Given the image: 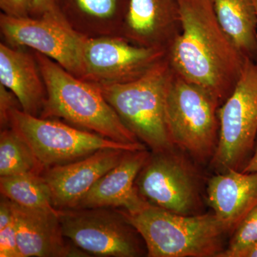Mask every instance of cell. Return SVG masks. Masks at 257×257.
<instances>
[{
  "label": "cell",
  "mask_w": 257,
  "mask_h": 257,
  "mask_svg": "<svg viewBox=\"0 0 257 257\" xmlns=\"http://www.w3.org/2000/svg\"><path fill=\"white\" fill-rule=\"evenodd\" d=\"M181 32L167 51L172 70L210 92L221 105L234 89L246 58L221 28L211 0H178Z\"/></svg>",
  "instance_id": "6da1fadb"
},
{
  "label": "cell",
  "mask_w": 257,
  "mask_h": 257,
  "mask_svg": "<svg viewBox=\"0 0 257 257\" xmlns=\"http://www.w3.org/2000/svg\"><path fill=\"white\" fill-rule=\"evenodd\" d=\"M151 152L137 177L142 197L153 205L194 215L200 204L199 181L192 166L178 152Z\"/></svg>",
  "instance_id": "30bf717a"
},
{
  "label": "cell",
  "mask_w": 257,
  "mask_h": 257,
  "mask_svg": "<svg viewBox=\"0 0 257 257\" xmlns=\"http://www.w3.org/2000/svg\"><path fill=\"white\" fill-rule=\"evenodd\" d=\"M12 206L21 257L90 256L66 240L59 209H33L13 202Z\"/></svg>",
  "instance_id": "4fadbf2b"
},
{
  "label": "cell",
  "mask_w": 257,
  "mask_h": 257,
  "mask_svg": "<svg viewBox=\"0 0 257 257\" xmlns=\"http://www.w3.org/2000/svg\"><path fill=\"white\" fill-rule=\"evenodd\" d=\"M56 0H32V9L30 17L41 18L44 15L56 9Z\"/></svg>",
  "instance_id": "484cf974"
},
{
  "label": "cell",
  "mask_w": 257,
  "mask_h": 257,
  "mask_svg": "<svg viewBox=\"0 0 257 257\" xmlns=\"http://www.w3.org/2000/svg\"><path fill=\"white\" fill-rule=\"evenodd\" d=\"M59 214L64 236L88 254L112 257L147 255L143 238L119 209H59Z\"/></svg>",
  "instance_id": "ba28073f"
},
{
  "label": "cell",
  "mask_w": 257,
  "mask_h": 257,
  "mask_svg": "<svg viewBox=\"0 0 257 257\" xmlns=\"http://www.w3.org/2000/svg\"><path fill=\"white\" fill-rule=\"evenodd\" d=\"M2 13L13 18H29L31 14L32 0H0Z\"/></svg>",
  "instance_id": "d4e9b609"
},
{
  "label": "cell",
  "mask_w": 257,
  "mask_h": 257,
  "mask_svg": "<svg viewBox=\"0 0 257 257\" xmlns=\"http://www.w3.org/2000/svg\"><path fill=\"white\" fill-rule=\"evenodd\" d=\"M15 108L21 109L18 97L13 92L0 84V127L1 130L10 128V114Z\"/></svg>",
  "instance_id": "cb8c5ba5"
},
{
  "label": "cell",
  "mask_w": 257,
  "mask_h": 257,
  "mask_svg": "<svg viewBox=\"0 0 257 257\" xmlns=\"http://www.w3.org/2000/svg\"><path fill=\"white\" fill-rule=\"evenodd\" d=\"M0 84L14 93L24 112L40 116L47 92L33 50L0 43Z\"/></svg>",
  "instance_id": "2e32d148"
},
{
  "label": "cell",
  "mask_w": 257,
  "mask_h": 257,
  "mask_svg": "<svg viewBox=\"0 0 257 257\" xmlns=\"http://www.w3.org/2000/svg\"><path fill=\"white\" fill-rule=\"evenodd\" d=\"M257 242V205L245 216L234 231L227 248L217 257H241L242 253Z\"/></svg>",
  "instance_id": "7402d4cb"
},
{
  "label": "cell",
  "mask_w": 257,
  "mask_h": 257,
  "mask_svg": "<svg viewBox=\"0 0 257 257\" xmlns=\"http://www.w3.org/2000/svg\"><path fill=\"white\" fill-rule=\"evenodd\" d=\"M241 172H244V173L257 172V145L255 147L254 151H253L251 158L248 161Z\"/></svg>",
  "instance_id": "4316f807"
},
{
  "label": "cell",
  "mask_w": 257,
  "mask_h": 257,
  "mask_svg": "<svg viewBox=\"0 0 257 257\" xmlns=\"http://www.w3.org/2000/svg\"><path fill=\"white\" fill-rule=\"evenodd\" d=\"M0 30L5 43L10 46L40 52L82 79L85 37L66 23L57 8L39 18H13L2 13Z\"/></svg>",
  "instance_id": "9c48e42d"
},
{
  "label": "cell",
  "mask_w": 257,
  "mask_h": 257,
  "mask_svg": "<svg viewBox=\"0 0 257 257\" xmlns=\"http://www.w3.org/2000/svg\"><path fill=\"white\" fill-rule=\"evenodd\" d=\"M219 143L210 163L219 173L241 171L257 136V58L246 59L241 77L219 109Z\"/></svg>",
  "instance_id": "52a82bcc"
},
{
  "label": "cell",
  "mask_w": 257,
  "mask_h": 257,
  "mask_svg": "<svg viewBox=\"0 0 257 257\" xmlns=\"http://www.w3.org/2000/svg\"><path fill=\"white\" fill-rule=\"evenodd\" d=\"M128 150L102 149L67 165L45 169L42 175L50 187L53 207L75 209L94 184L124 159Z\"/></svg>",
  "instance_id": "7c38bea8"
},
{
  "label": "cell",
  "mask_w": 257,
  "mask_h": 257,
  "mask_svg": "<svg viewBox=\"0 0 257 257\" xmlns=\"http://www.w3.org/2000/svg\"><path fill=\"white\" fill-rule=\"evenodd\" d=\"M253 4H254L255 8H256V15H257V0H253Z\"/></svg>",
  "instance_id": "f1b7e54d"
},
{
  "label": "cell",
  "mask_w": 257,
  "mask_h": 257,
  "mask_svg": "<svg viewBox=\"0 0 257 257\" xmlns=\"http://www.w3.org/2000/svg\"><path fill=\"white\" fill-rule=\"evenodd\" d=\"M208 204L227 228L234 231L257 205V172L229 170L209 179Z\"/></svg>",
  "instance_id": "e0dca14e"
},
{
  "label": "cell",
  "mask_w": 257,
  "mask_h": 257,
  "mask_svg": "<svg viewBox=\"0 0 257 257\" xmlns=\"http://www.w3.org/2000/svg\"><path fill=\"white\" fill-rule=\"evenodd\" d=\"M0 256L21 257L15 217L10 224L0 229Z\"/></svg>",
  "instance_id": "603a6c76"
},
{
  "label": "cell",
  "mask_w": 257,
  "mask_h": 257,
  "mask_svg": "<svg viewBox=\"0 0 257 257\" xmlns=\"http://www.w3.org/2000/svg\"><path fill=\"white\" fill-rule=\"evenodd\" d=\"M171 74L165 57L133 82L95 84L125 126L152 152L177 149L171 138L166 112Z\"/></svg>",
  "instance_id": "277c9868"
},
{
  "label": "cell",
  "mask_w": 257,
  "mask_h": 257,
  "mask_svg": "<svg viewBox=\"0 0 257 257\" xmlns=\"http://www.w3.org/2000/svg\"><path fill=\"white\" fill-rule=\"evenodd\" d=\"M220 101L172 70L166 112L175 147L200 163L211 162L219 143Z\"/></svg>",
  "instance_id": "5b68a950"
},
{
  "label": "cell",
  "mask_w": 257,
  "mask_h": 257,
  "mask_svg": "<svg viewBox=\"0 0 257 257\" xmlns=\"http://www.w3.org/2000/svg\"><path fill=\"white\" fill-rule=\"evenodd\" d=\"M10 127L28 143L43 168L67 165L102 149L128 151L146 150L144 144L124 145L97 134L62 122L45 119L15 108L10 114Z\"/></svg>",
  "instance_id": "8992f818"
},
{
  "label": "cell",
  "mask_w": 257,
  "mask_h": 257,
  "mask_svg": "<svg viewBox=\"0 0 257 257\" xmlns=\"http://www.w3.org/2000/svg\"><path fill=\"white\" fill-rule=\"evenodd\" d=\"M150 154L147 149L128 152L117 165L94 184L75 209L113 208L128 214L143 210L151 203L139 193L136 179Z\"/></svg>",
  "instance_id": "9a60e30c"
},
{
  "label": "cell",
  "mask_w": 257,
  "mask_h": 257,
  "mask_svg": "<svg viewBox=\"0 0 257 257\" xmlns=\"http://www.w3.org/2000/svg\"><path fill=\"white\" fill-rule=\"evenodd\" d=\"M216 18L246 59L257 58V15L253 0H211Z\"/></svg>",
  "instance_id": "d6986e66"
},
{
  "label": "cell",
  "mask_w": 257,
  "mask_h": 257,
  "mask_svg": "<svg viewBox=\"0 0 257 257\" xmlns=\"http://www.w3.org/2000/svg\"><path fill=\"white\" fill-rule=\"evenodd\" d=\"M130 0H56L57 11L85 38L120 37Z\"/></svg>",
  "instance_id": "ac0fdd59"
},
{
  "label": "cell",
  "mask_w": 257,
  "mask_h": 257,
  "mask_svg": "<svg viewBox=\"0 0 257 257\" xmlns=\"http://www.w3.org/2000/svg\"><path fill=\"white\" fill-rule=\"evenodd\" d=\"M167 55L165 51L135 45L121 37L85 38L83 80L125 84L145 75Z\"/></svg>",
  "instance_id": "8fae6325"
},
{
  "label": "cell",
  "mask_w": 257,
  "mask_h": 257,
  "mask_svg": "<svg viewBox=\"0 0 257 257\" xmlns=\"http://www.w3.org/2000/svg\"><path fill=\"white\" fill-rule=\"evenodd\" d=\"M34 53L47 92L39 117L63 119L116 143L143 144L125 126L95 84L78 78L40 52Z\"/></svg>",
  "instance_id": "7a4b0ae2"
},
{
  "label": "cell",
  "mask_w": 257,
  "mask_h": 257,
  "mask_svg": "<svg viewBox=\"0 0 257 257\" xmlns=\"http://www.w3.org/2000/svg\"><path fill=\"white\" fill-rule=\"evenodd\" d=\"M119 210L143 238L148 257H217L229 232L214 213L182 215L152 204L135 214Z\"/></svg>",
  "instance_id": "3957f363"
},
{
  "label": "cell",
  "mask_w": 257,
  "mask_h": 257,
  "mask_svg": "<svg viewBox=\"0 0 257 257\" xmlns=\"http://www.w3.org/2000/svg\"><path fill=\"white\" fill-rule=\"evenodd\" d=\"M1 195L22 207L33 209L53 208L52 194L46 181L38 172L0 177Z\"/></svg>",
  "instance_id": "ffe728a7"
},
{
  "label": "cell",
  "mask_w": 257,
  "mask_h": 257,
  "mask_svg": "<svg viewBox=\"0 0 257 257\" xmlns=\"http://www.w3.org/2000/svg\"><path fill=\"white\" fill-rule=\"evenodd\" d=\"M40 163L28 143L15 130L10 127L0 134V177L26 173H42Z\"/></svg>",
  "instance_id": "44dd1931"
},
{
  "label": "cell",
  "mask_w": 257,
  "mask_h": 257,
  "mask_svg": "<svg viewBox=\"0 0 257 257\" xmlns=\"http://www.w3.org/2000/svg\"><path fill=\"white\" fill-rule=\"evenodd\" d=\"M241 257H257V242L246 249Z\"/></svg>",
  "instance_id": "83f0119b"
},
{
  "label": "cell",
  "mask_w": 257,
  "mask_h": 257,
  "mask_svg": "<svg viewBox=\"0 0 257 257\" xmlns=\"http://www.w3.org/2000/svg\"><path fill=\"white\" fill-rule=\"evenodd\" d=\"M181 28L178 0H130L120 37L167 52Z\"/></svg>",
  "instance_id": "5bb4252c"
}]
</instances>
